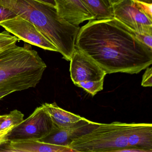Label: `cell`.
<instances>
[{"mask_svg":"<svg viewBox=\"0 0 152 152\" xmlns=\"http://www.w3.org/2000/svg\"><path fill=\"white\" fill-rule=\"evenodd\" d=\"M75 47L107 74H137L152 64V49L114 18L89 20L80 28Z\"/></svg>","mask_w":152,"mask_h":152,"instance_id":"1","label":"cell"},{"mask_svg":"<svg viewBox=\"0 0 152 152\" xmlns=\"http://www.w3.org/2000/svg\"><path fill=\"white\" fill-rule=\"evenodd\" d=\"M0 4L32 23L57 48L63 58L70 61L80 27L61 17L56 7L35 0H0Z\"/></svg>","mask_w":152,"mask_h":152,"instance_id":"2","label":"cell"},{"mask_svg":"<svg viewBox=\"0 0 152 152\" xmlns=\"http://www.w3.org/2000/svg\"><path fill=\"white\" fill-rule=\"evenodd\" d=\"M47 65L30 44L16 45L0 52V92L35 88Z\"/></svg>","mask_w":152,"mask_h":152,"instance_id":"3","label":"cell"},{"mask_svg":"<svg viewBox=\"0 0 152 152\" xmlns=\"http://www.w3.org/2000/svg\"><path fill=\"white\" fill-rule=\"evenodd\" d=\"M130 123L94 122L88 130L72 139L68 146L75 152H115L129 147L128 130Z\"/></svg>","mask_w":152,"mask_h":152,"instance_id":"4","label":"cell"},{"mask_svg":"<svg viewBox=\"0 0 152 152\" xmlns=\"http://www.w3.org/2000/svg\"><path fill=\"white\" fill-rule=\"evenodd\" d=\"M54 124L43 105L20 124L13 128L7 135L10 140H38L50 133Z\"/></svg>","mask_w":152,"mask_h":152,"instance_id":"5","label":"cell"},{"mask_svg":"<svg viewBox=\"0 0 152 152\" xmlns=\"http://www.w3.org/2000/svg\"><path fill=\"white\" fill-rule=\"evenodd\" d=\"M112 8L113 18L131 31L152 34V19L138 7L133 0H123Z\"/></svg>","mask_w":152,"mask_h":152,"instance_id":"6","label":"cell"},{"mask_svg":"<svg viewBox=\"0 0 152 152\" xmlns=\"http://www.w3.org/2000/svg\"><path fill=\"white\" fill-rule=\"evenodd\" d=\"M9 32L25 42L46 50L58 52L57 48L31 22L18 16L0 23Z\"/></svg>","mask_w":152,"mask_h":152,"instance_id":"7","label":"cell"},{"mask_svg":"<svg viewBox=\"0 0 152 152\" xmlns=\"http://www.w3.org/2000/svg\"><path fill=\"white\" fill-rule=\"evenodd\" d=\"M70 61L71 78L74 84L80 82L104 80L107 75L93 59L76 48Z\"/></svg>","mask_w":152,"mask_h":152,"instance_id":"8","label":"cell"},{"mask_svg":"<svg viewBox=\"0 0 152 152\" xmlns=\"http://www.w3.org/2000/svg\"><path fill=\"white\" fill-rule=\"evenodd\" d=\"M58 15L68 23L79 26L86 21L94 20L93 15L80 0H55Z\"/></svg>","mask_w":152,"mask_h":152,"instance_id":"9","label":"cell"},{"mask_svg":"<svg viewBox=\"0 0 152 152\" xmlns=\"http://www.w3.org/2000/svg\"><path fill=\"white\" fill-rule=\"evenodd\" d=\"M0 152H75L66 146L57 145L37 140H10L0 147Z\"/></svg>","mask_w":152,"mask_h":152,"instance_id":"10","label":"cell"},{"mask_svg":"<svg viewBox=\"0 0 152 152\" xmlns=\"http://www.w3.org/2000/svg\"><path fill=\"white\" fill-rule=\"evenodd\" d=\"M91 122L83 117L74 125L65 128H58L53 123V128L50 133L38 140L48 144L68 146L72 139L86 130Z\"/></svg>","mask_w":152,"mask_h":152,"instance_id":"11","label":"cell"},{"mask_svg":"<svg viewBox=\"0 0 152 152\" xmlns=\"http://www.w3.org/2000/svg\"><path fill=\"white\" fill-rule=\"evenodd\" d=\"M129 147H135L152 152V124L130 123L128 130Z\"/></svg>","mask_w":152,"mask_h":152,"instance_id":"12","label":"cell"},{"mask_svg":"<svg viewBox=\"0 0 152 152\" xmlns=\"http://www.w3.org/2000/svg\"><path fill=\"white\" fill-rule=\"evenodd\" d=\"M43 106L48 113L53 123L59 128H65L74 125L83 117L66 111L59 107L56 103H45Z\"/></svg>","mask_w":152,"mask_h":152,"instance_id":"13","label":"cell"},{"mask_svg":"<svg viewBox=\"0 0 152 152\" xmlns=\"http://www.w3.org/2000/svg\"><path fill=\"white\" fill-rule=\"evenodd\" d=\"M90 11L94 20H104L113 18V8L107 0H80Z\"/></svg>","mask_w":152,"mask_h":152,"instance_id":"14","label":"cell"},{"mask_svg":"<svg viewBox=\"0 0 152 152\" xmlns=\"http://www.w3.org/2000/svg\"><path fill=\"white\" fill-rule=\"evenodd\" d=\"M24 114L15 109L7 114L6 118L0 124V131L12 126H17L24 120Z\"/></svg>","mask_w":152,"mask_h":152,"instance_id":"15","label":"cell"},{"mask_svg":"<svg viewBox=\"0 0 152 152\" xmlns=\"http://www.w3.org/2000/svg\"><path fill=\"white\" fill-rule=\"evenodd\" d=\"M104 82V79L100 80L85 81L77 83L75 85L82 88L87 92L94 96L98 92L103 90Z\"/></svg>","mask_w":152,"mask_h":152,"instance_id":"16","label":"cell"},{"mask_svg":"<svg viewBox=\"0 0 152 152\" xmlns=\"http://www.w3.org/2000/svg\"><path fill=\"white\" fill-rule=\"evenodd\" d=\"M18 39L5 31L0 34V52L16 44Z\"/></svg>","mask_w":152,"mask_h":152,"instance_id":"17","label":"cell"},{"mask_svg":"<svg viewBox=\"0 0 152 152\" xmlns=\"http://www.w3.org/2000/svg\"><path fill=\"white\" fill-rule=\"evenodd\" d=\"M18 16L12 10L0 4V23L10 19L17 17Z\"/></svg>","mask_w":152,"mask_h":152,"instance_id":"18","label":"cell"},{"mask_svg":"<svg viewBox=\"0 0 152 152\" xmlns=\"http://www.w3.org/2000/svg\"><path fill=\"white\" fill-rule=\"evenodd\" d=\"M132 32L135 34L136 38L140 41L142 43L147 46L149 48L152 49V34L138 33Z\"/></svg>","mask_w":152,"mask_h":152,"instance_id":"19","label":"cell"},{"mask_svg":"<svg viewBox=\"0 0 152 152\" xmlns=\"http://www.w3.org/2000/svg\"><path fill=\"white\" fill-rule=\"evenodd\" d=\"M141 85L144 87H151L152 86V68L148 67L142 76Z\"/></svg>","mask_w":152,"mask_h":152,"instance_id":"20","label":"cell"},{"mask_svg":"<svg viewBox=\"0 0 152 152\" xmlns=\"http://www.w3.org/2000/svg\"><path fill=\"white\" fill-rule=\"evenodd\" d=\"M15 126H12L5 129L0 131V147L9 141L7 135L10 131Z\"/></svg>","mask_w":152,"mask_h":152,"instance_id":"21","label":"cell"},{"mask_svg":"<svg viewBox=\"0 0 152 152\" xmlns=\"http://www.w3.org/2000/svg\"><path fill=\"white\" fill-rule=\"evenodd\" d=\"M115 152H148L147 150L135 147H128L117 150Z\"/></svg>","mask_w":152,"mask_h":152,"instance_id":"22","label":"cell"},{"mask_svg":"<svg viewBox=\"0 0 152 152\" xmlns=\"http://www.w3.org/2000/svg\"><path fill=\"white\" fill-rule=\"evenodd\" d=\"M35 1H39V2L45 3V4H48V5L53 6V7H56V4L55 0H35Z\"/></svg>","mask_w":152,"mask_h":152,"instance_id":"23","label":"cell"},{"mask_svg":"<svg viewBox=\"0 0 152 152\" xmlns=\"http://www.w3.org/2000/svg\"><path fill=\"white\" fill-rule=\"evenodd\" d=\"M13 92H14V91H4L0 92V99H1L3 98L4 97L8 96V95L11 94V93H13Z\"/></svg>","mask_w":152,"mask_h":152,"instance_id":"24","label":"cell"},{"mask_svg":"<svg viewBox=\"0 0 152 152\" xmlns=\"http://www.w3.org/2000/svg\"><path fill=\"white\" fill-rule=\"evenodd\" d=\"M107 1L110 6L111 7H113V6L120 3L123 0H107Z\"/></svg>","mask_w":152,"mask_h":152,"instance_id":"25","label":"cell"},{"mask_svg":"<svg viewBox=\"0 0 152 152\" xmlns=\"http://www.w3.org/2000/svg\"><path fill=\"white\" fill-rule=\"evenodd\" d=\"M7 115H0V124L2 123V122L4 121L5 118H6Z\"/></svg>","mask_w":152,"mask_h":152,"instance_id":"26","label":"cell"},{"mask_svg":"<svg viewBox=\"0 0 152 152\" xmlns=\"http://www.w3.org/2000/svg\"><path fill=\"white\" fill-rule=\"evenodd\" d=\"M0 34H1V32H0Z\"/></svg>","mask_w":152,"mask_h":152,"instance_id":"27","label":"cell"}]
</instances>
